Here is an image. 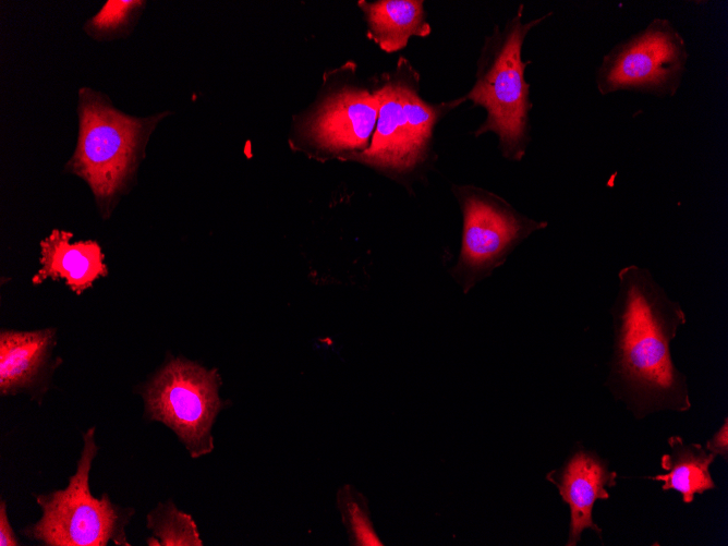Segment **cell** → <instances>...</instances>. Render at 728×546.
Returning <instances> with one entry per match:
<instances>
[{"instance_id": "6da1fadb", "label": "cell", "mask_w": 728, "mask_h": 546, "mask_svg": "<svg viewBox=\"0 0 728 546\" xmlns=\"http://www.w3.org/2000/svg\"><path fill=\"white\" fill-rule=\"evenodd\" d=\"M612 352L607 386L636 417L691 408L687 377L675 365L670 344L687 316L653 274L628 265L618 272L611 306Z\"/></svg>"}, {"instance_id": "7a4b0ae2", "label": "cell", "mask_w": 728, "mask_h": 546, "mask_svg": "<svg viewBox=\"0 0 728 546\" xmlns=\"http://www.w3.org/2000/svg\"><path fill=\"white\" fill-rule=\"evenodd\" d=\"M521 4L515 14L501 27L496 25L485 37L475 74V83L464 100L484 108L486 117L475 131L480 136L494 133L502 156L521 160L531 142L530 84L524 72L530 61H523L522 48L527 34L553 13L523 22Z\"/></svg>"}, {"instance_id": "3957f363", "label": "cell", "mask_w": 728, "mask_h": 546, "mask_svg": "<svg viewBox=\"0 0 728 546\" xmlns=\"http://www.w3.org/2000/svg\"><path fill=\"white\" fill-rule=\"evenodd\" d=\"M80 131L66 169L90 186L102 214H109L126 187L145 145L165 113L134 118L116 109L101 93H78Z\"/></svg>"}, {"instance_id": "277c9868", "label": "cell", "mask_w": 728, "mask_h": 546, "mask_svg": "<svg viewBox=\"0 0 728 546\" xmlns=\"http://www.w3.org/2000/svg\"><path fill=\"white\" fill-rule=\"evenodd\" d=\"M83 449L75 473L65 488L36 495L41 510L37 522L22 532L31 539L48 546H130L125 527L133 508L113 503L108 494L92 495L89 473L98 452L95 426L83 433Z\"/></svg>"}, {"instance_id": "5b68a950", "label": "cell", "mask_w": 728, "mask_h": 546, "mask_svg": "<svg viewBox=\"0 0 728 546\" xmlns=\"http://www.w3.org/2000/svg\"><path fill=\"white\" fill-rule=\"evenodd\" d=\"M418 82V73L404 58L395 72L384 75L374 89L379 108L371 145L348 160L405 172L425 159L438 119L463 99L430 105L420 96Z\"/></svg>"}, {"instance_id": "8992f818", "label": "cell", "mask_w": 728, "mask_h": 546, "mask_svg": "<svg viewBox=\"0 0 728 546\" xmlns=\"http://www.w3.org/2000/svg\"><path fill=\"white\" fill-rule=\"evenodd\" d=\"M689 59L681 32L670 20L655 17L603 56L595 70V86L602 96L632 92L674 97L681 87Z\"/></svg>"}, {"instance_id": "52a82bcc", "label": "cell", "mask_w": 728, "mask_h": 546, "mask_svg": "<svg viewBox=\"0 0 728 546\" xmlns=\"http://www.w3.org/2000/svg\"><path fill=\"white\" fill-rule=\"evenodd\" d=\"M219 387L216 368L171 359L141 391L145 416L172 429L192 458L202 457L214 449L213 425L225 407Z\"/></svg>"}, {"instance_id": "ba28073f", "label": "cell", "mask_w": 728, "mask_h": 546, "mask_svg": "<svg viewBox=\"0 0 728 546\" xmlns=\"http://www.w3.org/2000/svg\"><path fill=\"white\" fill-rule=\"evenodd\" d=\"M463 235L457 272L472 287L503 264L509 254L546 221L531 219L500 196L475 186L459 187Z\"/></svg>"}, {"instance_id": "9c48e42d", "label": "cell", "mask_w": 728, "mask_h": 546, "mask_svg": "<svg viewBox=\"0 0 728 546\" xmlns=\"http://www.w3.org/2000/svg\"><path fill=\"white\" fill-rule=\"evenodd\" d=\"M327 84L321 100L300 125V134L315 150L348 160L369 147L379 102L374 90L359 84Z\"/></svg>"}, {"instance_id": "30bf717a", "label": "cell", "mask_w": 728, "mask_h": 546, "mask_svg": "<svg viewBox=\"0 0 728 546\" xmlns=\"http://www.w3.org/2000/svg\"><path fill=\"white\" fill-rule=\"evenodd\" d=\"M559 489L563 502L570 508V530L567 546H575L584 530L602 537L600 527L593 521L596 500L610 497L606 487L616 486L617 472L608 468L606 460L595 451L578 449L558 471L547 475Z\"/></svg>"}, {"instance_id": "8fae6325", "label": "cell", "mask_w": 728, "mask_h": 546, "mask_svg": "<svg viewBox=\"0 0 728 546\" xmlns=\"http://www.w3.org/2000/svg\"><path fill=\"white\" fill-rule=\"evenodd\" d=\"M73 233L53 229L40 241V269L32 278L34 284L46 279H63L76 294H82L94 282L107 276L105 255L93 240L71 243Z\"/></svg>"}, {"instance_id": "7c38bea8", "label": "cell", "mask_w": 728, "mask_h": 546, "mask_svg": "<svg viewBox=\"0 0 728 546\" xmlns=\"http://www.w3.org/2000/svg\"><path fill=\"white\" fill-rule=\"evenodd\" d=\"M56 332L52 328L0 332V395L33 391L47 369Z\"/></svg>"}, {"instance_id": "4fadbf2b", "label": "cell", "mask_w": 728, "mask_h": 546, "mask_svg": "<svg viewBox=\"0 0 728 546\" xmlns=\"http://www.w3.org/2000/svg\"><path fill=\"white\" fill-rule=\"evenodd\" d=\"M359 7L366 20L368 38L387 52L403 49L412 36L430 34L423 1H359Z\"/></svg>"}, {"instance_id": "5bb4252c", "label": "cell", "mask_w": 728, "mask_h": 546, "mask_svg": "<svg viewBox=\"0 0 728 546\" xmlns=\"http://www.w3.org/2000/svg\"><path fill=\"white\" fill-rule=\"evenodd\" d=\"M669 451L660 459V466L665 474L648 476L654 481H662V490L674 489L682 495L684 503L693 501L696 494H704L715 488L709 466L716 454L707 451L700 444H685L680 436L667 439Z\"/></svg>"}, {"instance_id": "9a60e30c", "label": "cell", "mask_w": 728, "mask_h": 546, "mask_svg": "<svg viewBox=\"0 0 728 546\" xmlns=\"http://www.w3.org/2000/svg\"><path fill=\"white\" fill-rule=\"evenodd\" d=\"M151 531L149 546H202L197 526L192 517L179 510L171 500L158 502L146 518Z\"/></svg>"}, {"instance_id": "2e32d148", "label": "cell", "mask_w": 728, "mask_h": 546, "mask_svg": "<svg viewBox=\"0 0 728 546\" xmlns=\"http://www.w3.org/2000/svg\"><path fill=\"white\" fill-rule=\"evenodd\" d=\"M143 1L110 0L86 24L85 29L95 38H108L120 34L134 21Z\"/></svg>"}, {"instance_id": "e0dca14e", "label": "cell", "mask_w": 728, "mask_h": 546, "mask_svg": "<svg viewBox=\"0 0 728 546\" xmlns=\"http://www.w3.org/2000/svg\"><path fill=\"white\" fill-rule=\"evenodd\" d=\"M339 505L355 545H383L377 538L366 511L348 486L339 493Z\"/></svg>"}, {"instance_id": "ac0fdd59", "label": "cell", "mask_w": 728, "mask_h": 546, "mask_svg": "<svg viewBox=\"0 0 728 546\" xmlns=\"http://www.w3.org/2000/svg\"><path fill=\"white\" fill-rule=\"evenodd\" d=\"M725 417L723 425L706 442V450L720 456L725 461L728 459V422Z\"/></svg>"}, {"instance_id": "d6986e66", "label": "cell", "mask_w": 728, "mask_h": 546, "mask_svg": "<svg viewBox=\"0 0 728 546\" xmlns=\"http://www.w3.org/2000/svg\"><path fill=\"white\" fill-rule=\"evenodd\" d=\"M0 545L1 546H17L19 539L10 524L7 503L3 499L0 501Z\"/></svg>"}]
</instances>
